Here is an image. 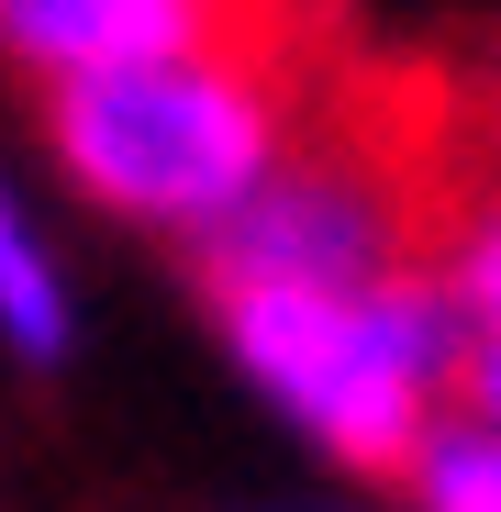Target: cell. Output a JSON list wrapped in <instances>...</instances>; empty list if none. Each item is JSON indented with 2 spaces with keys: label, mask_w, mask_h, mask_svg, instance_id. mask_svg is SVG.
I'll use <instances>...</instances> for the list:
<instances>
[{
  "label": "cell",
  "mask_w": 501,
  "mask_h": 512,
  "mask_svg": "<svg viewBox=\"0 0 501 512\" xmlns=\"http://www.w3.org/2000/svg\"><path fill=\"white\" fill-rule=\"evenodd\" d=\"M401 512H501V435L446 401L435 435L401 457Z\"/></svg>",
  "instance_id": "6"
},
{
  "label": "cell",
  "mask_w": 501,
  "mask_h": 512,
  "mask_svg": "<svg viewBox=\"0 0 501 512\" xmlns=\"http://www.w3.org/2000/svg\"><path fill=\"white\" fill-rule=\"evenodd\" d=\"M457 412L501 435V312H468V346H457Z\"/></svg>",
  "instance_id": "8"
},
{
  "label": "cell",
  "mask_w": 501,
  "mask_h": 512,
  "mask_svg": "<svg viewBox=\"0 0 501 512\" xmlns=\"http://www.w3.org/2000/svg\"><path fill=\"white\" fill-rule=\"evenodd\" d=\"M290 512H368V501H290Z\"/></svg>",
  "instance_id": "9"
},
{
  "label": "cell",
  "mask_w": 501,
  "mask_h": 512,
  "mask_svg": "<svg viewBox=\"0 0 501 512\" xmlns=\"http://www.w3.org/2000/svg\"><path fill=\"white\" fill-rule=\"evenodd\" d=\"M212 334L323 468L401 479V457L457 401L468 312L435 268L401 256L379 279H234L212 290Z\"/></svg>",
  "instance_id": "1"
},
{
  "label": "cell",
  "mask_w": 501,
  "mask_h": 512,
  "mask_svg": "<svg viewBox=\"0 0 501 512\" xmlns=\"http://www.w3.org/2000/svg\"><path fill=\"white\" fill-rule=\"evenodd\" d=\"M435 279L457 290V312H501V179L446 223V256H435Z\"/></svg>",
  "instance_id": "7"
},
{
  "label": "cell",
  "mask_w": 501,
  "mask_h": 512,
  "mask_svg": "<svg viewBox=\"0 0 501 512\" xmlns=\"http://www.w3.org/2000/svg\"><path fill=\"white\" fill-rule=\"evenodd\" d=\"M201 290L234 279H379L412 256V201L368 145H290L201 245Z\"/></svg>",
  "instance_id": "3"
},
{
  "label": "cell",
  "mask_w": 501,
  "mask_h": 512,
  "mask_svg": "<svg viewBox=\"0 0 501 512\" xmlns=\"http://www.w3.org/2000/svg\"><path fill=\"white\" fill-rule=\"evenodd\" d=\"M290 145H301V90L257 34L45 78V156L67 167L78 201H101L134 234L201 245Z\"/></svg>",
  "instance_id": "2"
},
{
  "label": "cell",
  "mask_w": 501,
  "mask_h": 512,
  "mask_svg": "<svg viewBox=\"0 0 501 512\" xmlns=\"http://www.w3.org/2000/svg\"><path fill=\"white\" fill-rule=\"evenodd\" d=\"M212 34H257V0H0V56L23 78L179 56V45H212Z\"/></svg>",
  "instance_id": "4"
},
{
  "label": "cell",
  "mask_w": 501,
  "mask_h": 512,
  "mask_svg": "<svg viewBox=\"0 0 501 512\" xmlns=\"http://www.w3.org/2000/svg\"><path fill=\"white\" fill-rule=\"evenodd\" d=\"M0 346H12L23 368H56L78 346V301H67V268L45 256L34 212L0 190Z\"/></svg>",
  "instance_id": "5"
}]
</instances>
